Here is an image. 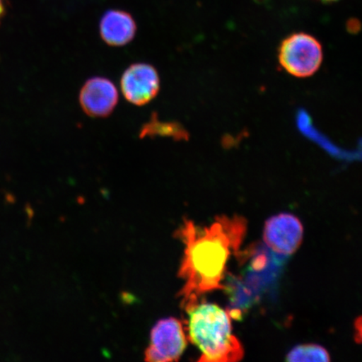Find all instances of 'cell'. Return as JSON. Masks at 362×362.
<instances>
[{
	"instance_id": "cell-7",
	"label": "cell",
	"mask_w": 362,
	"mask_h": 362,
	"mask_svg": "<svg viewBox=\"0 0 362 362\" xmlns=\"http://www.w3.org/2000/svg\"><path fill=\"white\" fill-rule=\"evenodd\" d=\"M79 101L86 115L107 117L112 115L119 102V92L110 79L95 76L81 89Z\"/></svg>"
},
{
	"instance_id": "cell-4",
	"label": "cell",
	"mask_w": 362,
	"mask_h": 362,
	"mask_svg": "<svg viewBox=\"0 0 362 362\" xmlns=\"http://www.w3.org/2000/svg\"><path fill=\"white\" fill-rule=\"evenodd\" d=\"M183 324L173 317L163 319L153 327L151 343L144 353L149 362L177 361L187 346Z\"/></svg>"
},
{
	"instance_id": "cell-2",
	"label": "cell",
	"mask_w": 362,
	"mask_h": 362,
	"mask_svg": "<svg viewBox=\"0 0 362 362\" xmlns=\"http://www.w3.org/2000/svg\"><path fill=\"white\" fill-rule=\"evenodd\" d=\"M184 310L189 316L188 339L202 352L198 361L234 362L243 358V347L233 334L232 317L228 310L200 301Z\"/></svg>"
},
{
	"instance_id": "cell-9",
	"label": "cell",
	"mask_w": 362,
	"mask_h": 362,
	"mask_svg": "<svg viewBox=\"0 0 362 362\" xmlns=\"http://www.w3.org/2000/svg\"><path fill=\"white\" fill-rule=\"evenodd\" d=\"M170 136L175 139H188V133L183 127L175 122H168V123H163L157 119L156 115H153L151 122H148L143 127L141 132H140V138L144 136Z\"/></svg>"
},
{
	"instance_id": "cell-5",
	"label": "cell",
	"mask_w": 362,
	"mask_h": 362,
	"mask_svg": "<svg viewBox=\"0 0 362 362\" xmlns=\"http://www.w3.org/2000/svg\"><path fill=\"white\" fill-rule=\"evenodd\" d=\"M304 228L300 219L289 214L270 217L264 229V241L276 255L291 256L300 247Z\"/></svg>"
},
{
	"instance_id": "cell-6",
	"label": "cell",
	"mask_w": 362,
	"mask_h": 362,
	"mask_svg": "<svg viewBox=\"0 0 362 362\" xmlns=\"http://www.w3.org/2000/svg\"><path fill=\"white\" fill-rule=\"evenodd\" d=\"M121 89L127 101L135 106L146 105L160 92V76L152 65L135 63L122 76Z\"/></svg>"
},
{
	"instance_id": "cell-8",
	"label": "cell",
	"mask_w": 362,
	"mask_h": 362,
	"mask_svg": "<svg viewBox=\"0 0 362 362\" xmlns=\"http://www.w3.org/2000/svg\"><path fill=\"white\" fill-rule=\"evenodd\" d=\"M137 25L129 13L110 10L102 17L100 34L104 42L110 47H124L132 42Z\"/></svg>"
},
{
	"instance_id": "cell-11",
	"label": "cell",
	"mask_w": 362,
	"mask_h": 362,
	"mask_svg": "<svg viewBox=\"0 0 362 362\" xmlns=\"http://www.w3.org/2000/svg\"><path fill=\"white\" fill-rule=\"evenodd\" d=\"M355 339L358 344H362V316L358 317L355 322Z\"/></svg>"
},
{
	"instance_id": "cell-10",
	"label": "cell",
	"mask_w": 362,
	"mask_h": 362,
	"mask_svg": "<svg viewBox=\"0 0 362 362\" xmlns=\"http://www.w3.org/2000/svg\"><path fill=\"white\" fill-rule=\"evenodd\" d=\"M286 360L291 362L298 361H329V352L323 346L316 344H304L297 346L288 353Z\"/></svg>"
},
{
	"instance_id": "cell-3",
	"label": "cell",
	"mask_w": 362,
	"mask_h": 362,
	"mask_svg": "<svg viewBox=\"0 0 362 362\" xmlns=\"http://www.w3.org/2000/svg\"><path fill=\"white\" fill-rule=\"evenodd\" d=\"M279 61L288 74L296 78H309L319 70L322 63V47L310 35L293 34L280 45Z\"/></svg>"
},
{
	"instance_id": "cell-12",
	"label": "cell",
	"mask_w": 362,
	"mask_h": 362,
	"mask_svg": "<svg viewBox=\"0 0 362 362\" xmlns=\"http://www.w3.org/2000/svg\"><path fill=\"white\" fill-rule=\"evenodd\" d=\"M6 0H0V23H1V21L6 15Z\"/></svg>"
},
{
	"instance_id": "cell-1",
	"label": "cell",
	"mask_w": 362,
	"mask_h": 362,
	"mask_svg": "<svg viewBox=\"0 0 362 362\" xmlns=\"http://www.w3.org/2000/svg\"><path fill=\"white\" fill-rule=\"evenodd\" d=\"M247 233L243 216H217L206 228L185 220L176 232L185 244L179 277L184 280L180 292L183 309L199 301L206 293L223 289L226 264L238 251Z\"/></svg>"
},
{
	"instance_id": "cell-13",
	"label": "cell",
	"mask_w": 362,
	"mask_h": 362,
	"mask_svg": "<svg viewBox=\"0 0 362 362\" xmlns=\"http://www.w3.org/2000/svg\"><path fill=\"white\" fill-rule=\"evenodd\" d=\"M323 1H336V0H323Z\"/></svg>"
}]
</instances>
